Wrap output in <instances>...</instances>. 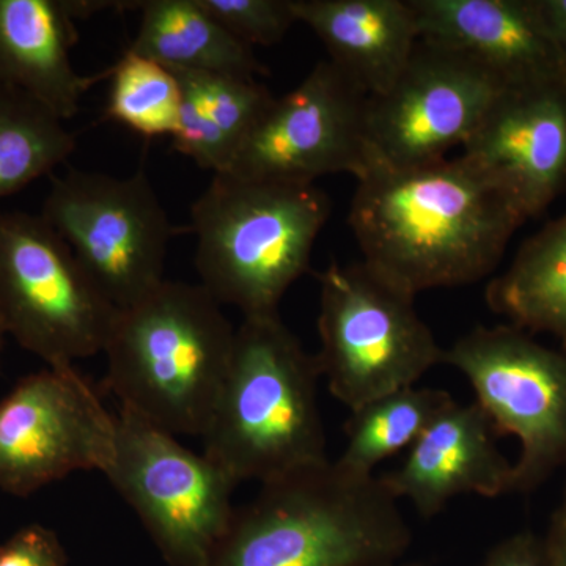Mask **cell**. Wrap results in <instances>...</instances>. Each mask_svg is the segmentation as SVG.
Wrapping results in <instances>:
<instances>
[{"label": "cell", "instance_id": "7a4b0ae2", "mask_svg": "<svg viewBox=\"0 0 566 566\" xmlns=\"http://www.w3.org/2000/svg\"><path fill=\"white\" fill-rule=\"evenodd\" d=\"M411 543L378 475L326 461L262 483L200 566H397Z\"/></svg>", "mask_w": 566, "mask_h": 566}, {"label": "cell", "instance_id": "d6986e66", "mask_svg": "<svg viewBox=\"0 0 566 566\" xmlns=\"http://www.w3.org/2000/svg\"><path fill=\"white\" fill-rule=\"evenodd\" d=\"M139 9V32L126 51L172 71L245 77L268 74L252 48L227 32L200 0H147Z\"/></svg>", "mask_w": 566, "mask_h": 566}, {"label": "cell", "instance_id": "277c9868", "mask_svg": "<svg viewBox=\"0 0 566 566\" xmlns=\"http://www.w3.org/2000/svg\"><path fill=\"white\" fill-rule=\"evenodd\" d=\"M315 356L281 316H251L202 436L203 453L234 482L266 483L329 461Z\"/></svg>", "mask_w": 566, "mask_h": 566}, {"label": "cell", "instance_id": "9c48e42d", "mask_svg": "<svg viewBox=\"0 0 566 566\" xmlns=\"http://www.w3.org/2000/svg\"><path fill=\"white\" fill-rule=\"evenodd\" d=\"M495 434L515 436L513 491L531 493L566 465V354L512 324L476 326L444 349ZM512 491V493H513Z\"/></svg>", "mask_w": 566, "mask_h": 566}, {"label": "cell", "instance_id": "4fadbf2b", "mask_svg": "<svg viewBox=\"0 0 566 566\" xmlns=\"http://www.w3.org/2000/svg\"><path fill=\"white\" fill-rule=\"evenodd\" d=\"M365 103L334 63H316L296 88L274 96L223 174L303 185L333 174L359 180L374 169Z\"/></svg>", "mask_w": 566, "mask_h": 566}, {"label": "cell", "instance_id": "52a82bcc", "mask_svg": "<svg viewBox=\"0 0 566 566\" xmlns=\"http://www.w3.org/2000/svg\"><path fill=\"white\" fill-rule=\"evenodd\" d=\"M115 308L70 245L31 212H0V319L48 367L104 353Z\"/></svg>", "mask_w": 566, "mask_h": 566}, {"label": "cell", "instance_id": "7402d4cb", "mask_svg": "<svg viewBox=\"0 0 566 566\" xmlns=\"http://www.w3.org/2000/svg\"><path fill=\"white\" fill-rule=\"evenodd\" d=\"M74 148L76 139L54 112L0 85V200L50 175Z\"/></svg>", "mask_w": 566, "mask_h": 566}, {"label": "cell", "instance_id": "2e32d148", "mask_svg": "<svg viewBox=\"0 0 566 566\" xmlns=\"http://www.w3.org/2000/svg\"><path fill=\"white\" fill-rule=\"evenodd\" d=\"M479 405L455 400L442 409L409 447L403 463L379 476L397 501L433 517L461 494L485 497L512 493L513 464Z\"/></svg>", "mask_w": 566, "mask_h": 566}, {"label": "cell", "instance_id": "9a60e30c", "mask_svg": "<svg viewBox=\"0 0 566 566\" xmlns=\"http://www.w3.org/2000/svg\"><path fill=\"white\" fill-rule=\"evenodd\" d=\"M419 39L455 51L506 88L566 82L535 0H409Z\"/></svg>", "mask_w": 566, "mask_h": 566}, {"label": "cell", "instance_id": "5b68a950", "mask_svg": "<svg viewBox=\"0 0 566 566\" xmlns=\"http://www.w3.org/2000/svg\"><path fill=\"white\" fill-rule=\"evenodd\" d=\"M315 182L253 180L214 174L191 207L200 285L244 318L279 314V304L311 266L331 218Z\"/></svg>", "mask_w": 566, "mask_h": 566}, {"label": "cell", "instance_id": "f1b7e54d", "mask_svg": "<svg viewBox=\"0 0 566 566\" xmlns=\"http://www.w3.org/2000/svg\"><path fill=\"white\" fill-rule=\"evenodd\" d=\"M543 539L553 565L566 566V501L554 512Z\"/></svg>", "mask_w": 566, "mask_h": 566}, {"label": "cell", "instance_id": "1f68e13d", "mask_svg": "<svg viewBox=\"0 0 566 566\" xmlns=\"http://www.w3.org/2000/svg\"><path fill=\"white\" fill-rule=\"evenodd\" d=\"M565 501H566V494H565Z\"/></svg>", "mask_w": 566, "mask_h": 566}, {"label": "cell", "instance_id": "ba28073f", "mask_svg": "<svg viewBox=\"0 0 566 566\" xmlns=\"http://www.w3.org/2000/svg\"><path fill=\"white\" fill-rule=\"evenodd\" d=\"M40 216L118 311L166 281L167 249L178 229L144 167L125 178L87 170L54 177Z\"/></svg>", "mask_w": 566, "mask_h": 566}, {"label": "cell", "instance_id": "44dd1931", "mask_svg": "<svg viewBox=\"0 0 566 566\" xmlns=\"http://www.w3.org/2000/svg\"><path fill=\"white\" fill-rule=\"evenodd\" d=\"M452 395L431 387H405L353 409L346 446L334 463L349 474L371 476L387 458L408 452Z\"/></svg>", "mask_w": 566, "mask_h": 566}, {"label": "cell", "instance_id": "6da1fadb", "mask_svg": "<svg viewBox=\"0 0 566 566\" xmlns=\"http://www.w3.org/2000/svg\"><path fill=\"white\" fill-rule=\"evenodd\" d=\"M348 222L364 263L417 296L493 273L526 218L461 153L406 169L374 167L357 180Z\"/></svg>", "mask_w": 566, "mask_h": 566}, {"label": "cell", "instance_id": "f546056e", "mask_svg": "<svg viewBox=\"0 0 566 566\" xmlns=\"http://www.w3.org/2000/svg\"><path fill=\"white\" fill-rule=\"evenodd\" d=\"M6 327H3L2 319H0V354H2L3 338H6Z\"/></svg>", "mask_w": 566, "mask_h": 566}, {"label": "cell", "instance_id": "7c38bea8", "mask_svg": "<svg viewBox=\"0 0 566 566\" xmlns=\"http://www.w3.org/2000/svg\"><path fill=\"white\" fill-rule=\"evenodd\" d=\"M505 88L475 62L419 40L397 81L367 96L365 137L374 167L422 166L464 147Z\"/></svg>", "mask_w": 566, "mask_h": 566}, {"label": "cell", "instance_id": "5bb4252c", "mask_svg": "<svg viewBox=\"0 0 566 566\" xmlns=\"http://www.w3.org/2000/svg\"><path fill=\"white\" fill-rule=\"evenodd\" d=\"M463 155L493 178L524 218L566 192V82L505 88Z\"/></svg>", "mask_w": 566, "mask_h": 566}, {"label": "cell", "instance_id": "8992f818", "mask_svg": "<svg viewBox=\"0 0 566 566\" xmlns=\"http://www.w3.org/2000/svg\"><path fill=\"white\" fill-rule=\"evenodd\" d=\"M319 283V374L349 411L417 386L444 360L416 296L367 263H331Z\"/></svg>", "mask_w": 566, "mask_h": 566}, {"label": "cell", "instance_id": "3957f363", "mask_svg": "<svg viewBox=\"0 0 566 566\" xmlns=\"http://www.w3.org/2000/svg\"><path fill=\"white\" fill-rule=\"evenodd\" d=\"M234 333L200 283L164 281L115 316L104 382L122 409L177 438H202L229 371Z\"/></svg>", "mask_w": 566, "mask_h": 566}, {"label": "cell", "instance_id": "83f0119b", "mask_svg": "<svg viewBox=\"0 0 566 566\" xmlns=\"http://www.w3.org/2000/svg\"><path fill=\"white\" fill-rule=\"evenodd\" d=\"M535 2L566 73V0H535Z\"/></svg>", "mask_w": 566, "mask_h": 566}, {"label": "cell", "instance_id": "30bf717a", "mask_svg": "<svg viewBox=\"0 0 566 566\" xmlns=\"http://www.w3.org/2000/svg\"><path fill=\"white\" fill-rule=\"evenodd\" d=\"M104 475L172 566H200L234 515L238 483L177 436L122 409Z\"/></svg>", "mask_w": 566, "mask_h": 566}, {"label": "cell", "instance_id": "ac0fdd59", "mask_svg": "<svg viewBox=\"0 0 566 566\" xmlns=\"http://www.w3.org/2000/svg\"><path fill=\"white\" fill-rule=\"evenodd\" d=\"M293 7L329 62L367 96L397 81L420 40L409 0H293Z\"/></svg>", "mask_w": 566, "mask_h": 566}, {"label": "cell", "instance_id": "ffe728a7", "mask_svg": "<svg viewBox=\"0 0 566 566\" xmlns=\"http://www.w3.org/2000/svg\"><path fill=\"white\" fill-rule=\"evenodd\" d=\"M485 297L494 314L528 334L553 335L566 354V211L528 238Z\"/></svg>", "mask_w": 566, "mask_h": 566}, {"label": "cell", "instance_id": "cb8c5ba5", "mask_svg": "<svg viewBox=\"0 0 566 566\" xmlns=\"http://www.w3.org/2000/svg\"><path fill=\"white\" fill-rule=\"evenodd\" d=\"M174 73L181 87L192 95L223 139L229 142L233 156L274 99L270 88L256 77L189 71Z\"/></svg>", "mask_w": 566, "mask_h": 566}, {"label": "cell", "instance_id": "603a6c76", "mask_svg": "<svg viewBox=\"0 0 566 566\" xmlns=\"http://www.w3.org/2000/svg\"><path fill=\"white\" fill-rule=\"evenodd\" d=\"M111 77L106 117L147 139L174 137L181 106L177 74L161 63L125 51L107 70Z\"/></svg>", "mask_w": 566, "mask_h": 566}, {"label": "cell", "instance_id": "484cf974", "mask_svg": "<svg viewBox=\"0 0 566 566\" xmlns=\"http://www.w3.org/2000/svg\"><path fill=\"white\" fill-rule=\"evenodd\" d=\"M0 566H66V554L55 532L31 524L0 545Z\"/></svg>", "mask_w": 566, "mask_h": 566}, {"label": "cell", "instance_id": "8fae6325", "mask_svg": "<svg viewBox=\"0 0 566 566\" xmlns=\"http://www.w3.org/2000/svg\"><path fill=\"white\" fill-rule=\"evenodd\" d=\"M117 416L74 365L24 376L0 400V490L28 497L74 472L109 468Z\"/></svg>", "mask_w": 566, "mask_h": 566}, {"label": "cell", "instance_id": "e0dca14e", "mask_svg": "<svg viewBox=\"0 0 566 566\" xmlns=\"http://www.w3.org/2000/svg\"><path fill=\"white\" fill-rule=\"evenodd\" d=\"M76 0H0V85L31 96L63 122L98 80L71 63L80 21Z\"/></svg>", "mask_w": 566, "mask_h": 566}, {"label": "cell", "instance_id": "4316f807", "mask_svg": "<svg viewBox=\"0 0 566 566\" xmlns=\"http://www.w3.org/2000/svg\"><path fill=\"white\" fill-rule=\"evenodd\" d=\"M482 566H554L545 539L534 532H517L502 539L488 554Z\"/></svg>", "mask_w": 566, "mask_h": 566}, {"label": "cell", "instance_id": "4dcf8cb0", "mask_svg": "<svg viewBox=\"0 0 566 566\" xmlns=\"http://www.w3.org/2000/svg\"><path fill=\"white\" fill-rule=\"evenodd\" d=\"M397 566H424V565L419 564V562H408V564H403V562H401V564L397 565Z\"/></svg>", "mask_w": 566, "mask_h": 566}, {"label": "cell", "instance_id": "d4e9b609", "mask_svg": "<svg viewBox=\"0 0 566 566\" xmlns=\"http://www.w3.org/2000/svg\"><path fill=\"white\" fill-rule=\"evenodd\" d=\"M205 10L245 46H274L296 24L293 0H200Z\"/></svg>", "mask_w": 566, "mask_h": 566}]
</instances>
